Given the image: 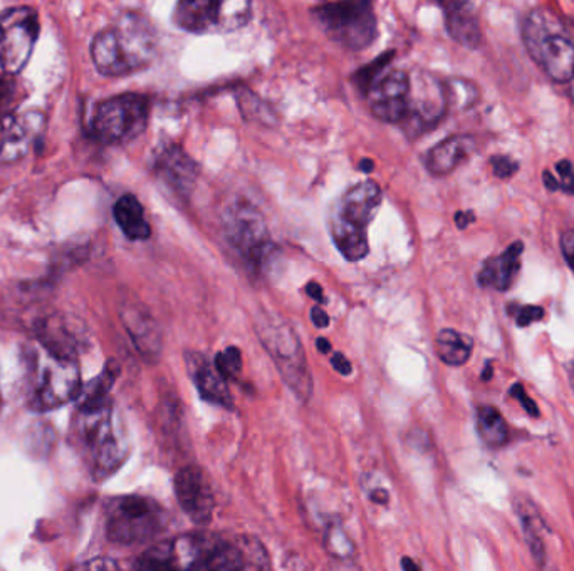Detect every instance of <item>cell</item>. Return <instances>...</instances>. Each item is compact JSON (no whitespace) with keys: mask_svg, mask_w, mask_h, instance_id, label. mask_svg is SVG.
<instances>
[{"mask_svg":"<svg viewBox=\"0 0 574 571\" xmlns=\"http://www.w3.org/2000/svg\"><path fill=\"white\" fill-rule=\"evenodd\" d=\"M159 38L145 16L123 12L94 35L91 58L101 74L121 78L149 68L157 55Z\"/></svg>","mask_w":574,"mask_h":571,"instance_id":"cell-1","label":"cell"},{"mask_svg":"<svg viewBox=\"0 0 574 571\" xmlns=\"http://www.w3.org/2000/svg\"><path fill=\"white\" fill-rule=\"evenodd\" d=\"M258 334L285 386L301 402H308L313 394V377L296 330L278 315H264L258 322Z\"/></svg>","mask_w":574,"mask_h":571,"instance_id":"cell-2","label":"cell"},{"mask_svg":"<svg viewBox=\"0 0 574 571\" xmlns=\"http://www.w3.org/2000/svg\"><path fill=\"white\" fill-rule=\"evenodd\" d=\"M523 39L531 58L554 83H570L574 78V42L551 12H531L524 21Z\"/></svg>","mask_w":574,"mask_h":571,"instance_id":"cell-3","label":"cell"},{"mask_svg":"<svg viewBox=\"0 0 574 571\" xmlns=\"http://www.w3.org/2000/svg\"><path fill=\"white\" fill-rule=\"evenodd\" d=\"M77 438L97 478H107L117 471L127 455L117 432L111 402L101 406L78 407Z\"/></svg>","mask_w":574,"mask_h":571,"instance_id":"cell-4","label":"cell"},{"mask_svg":"<svg viewBox=\"0 0 574 571\" xmlns=\"http://www.w3.org/2000/svg\"><path fill=\"white\" fill-rule=\"evenodd\" d=\"M169 513L152 498H114L107 510V534L113 543H149L165 531Z\"/></svg>","mask_w":574,"mask_h":571,"instance_id":"cell-5","label":"cell"},{"mask_svg":"<svg viewBox=\"0 0 574 571\" xmlns=\"http://www.w3.org/2000/svg\"><path fill=\"white\" fill-rule=\"evenodd\" d=\"M311 14L331 41L350 51L370 48L379 34L375 11L365 0L321 4Z\"/></svg>","mask_w":574,"mask_h":571,"instance_id":"cell-6","label":"cell"},{"mask_svg":"<svg viewBox=\"0 0 574 571\" xmlns=\"http://www.w3.org/2000/svg\"><path fill=\"white\" fill-rule=\"evenodd\" d=\"M222 232L251 271H261L272 251L271 233L258 206L238 200L222 215Z\"/></svg>","mask_w":574,"mask_h":571,"instance_id":"cell-7","label":"cell"},{"mask_svg":"<svg viewBox=\"0 0 574 571\" xmlns=\"http://www.w3.org/2000/svg\"><path fill=\"white\" fill-rule=\"evenodd\" d=\"M251 16L248 0H183L173 11V22L192 34H228L244 28Z\"/></svg>","mask_w":574,"mask_h":571,"instance_id":"cell-8","label":"cell"},{"mask_svg":"<svg viewBox=\"0 0 574 571\" xmlns=\"http://www.w3.org/2000/svg\"><path fill=\"white\" fill-rule=\"evenodd\" d=\"M150 101L141 94H120L98 104L93 114V133L107 144H124L140 136L149 126Z\"/></svg>","mask_w":574,"mask_h":571,"instance_id":"cell-9","label":"cell"},{"mask_svg":"<svg viewBox=\"0 0 574 571\" xmlns=\"http://www.w3.org/2000/svg\"><path fill=\"white\" fill-rule=\"evenodd\" d=\"M219 538L209 534H185L160 541L143 551L134 563L137 571H207Z\"/></svg>","mask_w":574,"mask_h":571,"instance_id":"cell-10","label":"cell"},{"mask_svg":"<svg viewBox=\"0 0 574 571\" xmlns=\"http://www.w3.org/2000/svg\"><path fill=\"white\" fill-rule=\"evenodd\" d=\"M81 394V373L77 359H62L46 353L36 363L31 407L36 411H51L78 399Z\"/></svg>","mask_w":574,"mask_h":571,"instance_id":"cell-11","label":"cell"},{"mask_svg":"<svg viewBox=\"0 0 574 571\" xmlns=\"http://www.w3.org/2000/svg\"><path fill=\"white\" fill-rule=\"evenodd\" d=\"M39 35L38 12L12 8L0 16V65L6 74H19L28 65Z\"/></svg>","mask_w":574,"mask_h":571,"instance_id":"cell-12","label":"cell"},{"mask_svg":"<svg viewBox=\"0 0 574 571\" xmlns=\"http://www.w3.org/2000/svg\"><path fill=\"white\" fill-rule=\"evenodd\" d=\"M444 84L437 79L422 74L416 81L410 79L409 114L402 126L410 136H420L441 123L447 113Z\"/></svg>","mask_w":574,"mask_h":571,"instance_id":"cell-13","label":"cell"},{"mask_svg":"<svg viewBox=\"0 0 574 571\" xmlns=\"http://www.w3.org/2000/svg\"><path fill=\"white\" fill-rule=\"evenodd\" d=\"M370 110L383 123L402 124L409 114L410 75L400 69L383 72L369 88Z\"/></svg>","mask_w":574,"mask_h":571,"instance_id":"cell-14","label":"cell"},{"mask_svg":"<svg viewBox=\"0 0 574 571\" xmlns=\"http://www.w3.org/2000/svg\"><path fill=\"white\" fill-rule=\"evenodd\" d=\"M173 488L183 513L199 527H207L212 521L215 500L205 471L199 466H185L177 472Z\"/></svg>","mask_w":574,"mask_h":571,"instance_id":"cell-15","label":"cell"},{"mask_svg":"<svg viewBox=\"0 0 574 571\" xmlns=\"http://www.w3.org/2000/svg\"><path fill=\"white\" fill-rule=\"evenodd\" d=\"M269 568L268 551L251 537L219 541L207 564V571H269Z\"/></svg>","mask_w":574,"mask_h":571,"instance_id":"cell-16","label":"cell"},{"mask_svg":"<svg viewBox=\"0 0 574 571\" xmlns=\"http://www.w3.org/2000/svg\"><path fill=\"white\" fill-rule=\"evenodd\" d=\"M155 173L170 192L189 200L199 180L200 169L183 147L169 144L157 154Z\"/></svg>","mask_w":574,"mask_h":571,"instance_id":"cell-17","label":"cell"},{"mask_svg":"<svg viewBox=\"0 0 574 571\" xmlns=\"http://www.w3.org/2000/svg\"><path fill=\"white\" fill-rule=\"evenodd\" d=\"M39 344L42 350L62 359H77L83 346L80 325L64 314H51L38 322Z\"/></svg>","mask_w":574,"mask_h":571,"instance_id":"cell-18","label":"cell"},{"mask_svg":"<svg viewBox=\"0 0 574 571\" xmlns=\"http://www.w3.org/2000/svg\"><path fill=\"white\" fill-rule=\"evenodd\" d=\"M121 318L138 353L150 363L159 359L163 349L162 330L149 308L137 302H127L121 307Z\"/></svg>","mask_w":574,"mask_h":571,"instance_id":"cell-19","label":"cell"},{"mask_svg":"<svg viewBox=\"0 0 574 571\" xmlns=\"http://www.w3.org/2000/svg\"><path fill=\"white\" fill-rule=\"evenodd\" d=\"M185 364L190 379L195 384L203 400L213 406L224 407V409L234 407L228 380L219 374L213 363H210L203 354L189 350L185 353Z\"/></svg>","mask_w":574,"mask_h":571,"instance_id":"cell-20","label":"cell"},{"mask_svg":"<svg viewBox=\"0 0 574 571\" xmlns=\"http://www.w3.org/2000/svg\"><path fill=\"white\" fill-rule=\"evenodd\" d=\"M382 202L383 192L379 183L365 180L344 193L336 216L358 228L366 230L379 213Z\"/></svg>","mask_w":574,"mask_h":571,"instance_id":"cell-21","label":"cell"},{"mask_svg":"<svg viewBox=\"0 0 574 571\" xmlns=\"http://www.w3.org/2000/svg\"><path fill=\"white\" fill-rule=\"evenodd\" d=\"M475 147H477V143L469 134H455V136L447 137L426 154V170L435 176L449 175L474 154Z\"/></svg>","mask_w":574,"mask_h":571,"instance_id":"cell-22","label":"cell"},{"mask_svg":"<svg viewBox=\"0 0 574 571\" xmlns=\"http://www.w3.org/2000/svg\"><path fill=\"white\" fill-rule=\"evenodd\" d=\"M523 252V243L516 242L499 257L487 258L482 265L481 274H479V284L485 288L507 290L513 285L516 275L520 274V258Z\"/></svg>","mask_w":574,"mask_h":571,"instance_id":"cell-23","label":"cell"},{"mask_svg":"<svg viewBox=\"0 0 574 571\" xmlns=\"http://www.w3.org/2000/svg\"><path fill=\"white\" fill-rule=\"evenodd\" d=\"M514 511L523 527L524 541L541 568L546 567V543H544V520L536 503L526 494H516L513 500Z\"/></svg>","mask_w":574,"mask_h":571,"instance_id":"cell-24","label":"cell"},{"mask_svg":"<svg viewBox=\"0 0 574 571\" xmlns=\"http://www.w3.org/2000/svg\"><path fill=\"white\" fill-rule=\"evenodd\" d=\"M113 215L127 238L141 242V239H149L152 236V226L145 218V210L140 200L131 193H127L114 203Z\"/></svg>","mask_w":574,"mask_h":571,"instance_id":"cell-25","label":"cell"},{"mask_svg":"<svg viewBox=\"0 0 574 571\" xmlns=\"http://www.w3.org/2000/svg\"><path fill=\"white\" fill-rule=\"evenodd\" d=\"M445 26L451 38L467 49H477L481 45L482 32L477 19L469 12V4L464 2H449L444 4Z\"/></svg>","mask_w":574,"mask_h":571,"instance_id":"cell-26","label":"cell"},{"mask_svg":"<svg viewBox=\"0 0 574 571\" xmlns=\"http://www.w3.org/2000/svg\"><path fill=\"white\" fill-rule=\"evenodd\" d=\"M32 131L28 120L18 114L0 116V156L6 160L21 157L31 144Z\"/></svg>","mask_w":574,"mask_h":571,"instance_id":"cell-27","label":"cell"},{"mask_svg":"<svg viewBox=\"0 0 574 571\" xmlns=\"http://www.w3.org/2000/svg\"><path fill=\"white\" fill-rule=\"evenodd\" d=\"M331 236L340 254L348 262H360L369 255L370 245L366 230L358 228L334 215L331 220Z\"/></svg>","mask_w":574,"mask_h":571,"instance_id":"cell-28","label":"cell"},{"mask_svg":"<svg viewBox=\"0 0 574 571\" xmlns=\"http://www.w3.org/2000/svg\"><path fill=\"white\" fill-rule=\"evenodd\" d=\"M475 428H477L479 438L489 449H501L510 442V429H507L506 419L501 415L497 407H479Z\"/></svg>","mask_w":574,"mask_h":571,"instance_id":"cell-29","label":"cell"},{"mask_svg":"<svg viewBox=\"0 0 574 571\" xmlns=\"http://www.w3.org/2000/svg\"><path fill=\"white\" fill-rule=\"evenodd\" d=\"M474 340L457 330L445 329L435 339L439 359L451 367H461L471 359Z\"/></svg>","mask_w":574,"mask_h":571,"instance_id":"cell-30","label":"cell"},{"mask_svg":"<svg viewBox=\"0 0 574 571\" xmlns=\"http://www.w3.org/2000/svg\"><path fill=\"white\" fill-rule=\"evenodd\" d=\"M239 110L242 116L248 121H258V123L274 126L278 116L269 104H265L261 98L255 96L252 91L244 90L238 94Z\"/></svg>","mask_w":574,"mask_h":571,"instance_id":"cell-31","label":"cell"},{"mask_svg":"<svg viewBox=\"0 0 574 571\" xmlns=\"http://www.w3.org/2000/svg\"><path fill=\"white\" fill-rule=\"evenodd\" d=\"M445 98H447V106L465 108L472 106L477 101L479 94L474 84L462 81V79H452L447 84H444Z\"/></svg>","mask_w":574,"mask_h":571,"instance_id":"cell-32","label":"cell"},{"mask_svg":"<svg viewBox=\"0 0 574 571\" xmlns=\"http://www.w3.org/2000/svg\"><path fill=\"white\" fill-rule=\"evenodd\" d=\"M215 369L219 370L225 380L235 379L239 377L242 370V354L238 347H228L215 356V363H213Z\"/></svg>","mask_w":574,"mask_h":571,"instance_id":"cell-33","label":"cell"},{"mask_svg":"<svg viewBox=\"0 0 574 571\" xmlns=\"http://www.w3.org/2000/svg\"><path fill=\"white\" fill-rule=\"evenodd\" d=\"M392 58L393 52H386L385 55L376 59V61H373L372 64L365 65L362 71L354 75V83H356V86L366 94L369 88L375 83V79L383 74V71L386 69V64L392 61Z\"/></svg>","mask_w":574,"mask_h":571,"instance_id":"cell-34","label":"cell"},{"mask_svg":"<svg viewBox=\"0 0 574 571\" xmlns=\"http://www.w3.org/2000/svg\"><path fill=\"white\" fill-rule=\"evenodd\" d=\"M491 165L492 170H494V175L501 180L511 179V176L520 170V165H517L516 161L507 156L492 157Z\"/></svg>","mask_w":574,"mask_h":571,"instance_id":"cell-35","label":"cell"},{"mask_svg":"<svg viewBox=\"0 0 574 571\" xmlns=\"http://www.w3.org/2000/svg\"><path fill=\"white\" fill-rule=\"evenodd\" d=\"M511 396H513L514 399L520 400L521 406H523V409L527 415L533 416V418H537V416H540V409H537L536 402L527 396L523 384H514V386L511 387Z\"/></svg>","mask_w":574,"mask_h":571,"instance_id":"cell-36","label":"cell"},{"mask_svg":"<svg viewBox=\"0 0 574 571\" xmlns=\"http://www.w3.org/2000/svg\"><path fill=\"white\" fill-rule=\"evenodd\" d=\"M543 317L544 308L536 307V305H526V307H521L520 312H517V325L520 327H527V325L541 320Z\"/></svg>","mask_w":574,"mask_h":571,"instance_id":"cell-37","label":"cell"},{"mask_svg":"<svg viewBox=\"0 0 574 571\" xmlns=\"http://www.w3.org/2000/svg\"><path fill=\"white\" fill-rule=\"evenodd\" d=\"M71 571H118V567L114 561L107 560V558H97V560L78 564V567Z\"/></svg>","mask_w":574,"mask_h":571,"instance_id":"cell-38","label":"cell"},{"mask_svg":"<svg viewBox=\"0 0 574 571\" xmlns=\"http://www.w3.org/2000/svg\"><path fill=\"white\" fill-rule=\"evenodd\" d=\"M561 251H563L564 258H566L567 265L574 274V232L567 230L561 236Z\"/></svg>","mask_w":574,"mask_h":571,"instance_id":"cell-39","label":"cell"},{"mask_svg":"<svg viewBox=\"0 0 574 571\" xmlns=\"http://www.w3.org/2000/svg\"><path fill=\"white\" fill-rule=\"evenodd\" d=\"M331 364H333L334 370L340 373L341 376H350L353 373V367H351L350 360L343 356V354H334L333 359H331Z\"/></svg>","mask_w":574,"mask_h":571,"instance_id":"cell-40","label":"cell"},{"mask_svg":"<svg viewBox=\"0 0 574 571\" xmlns=\"http://www.w3.org/2000/svg\"><path fill=\"white\" fill-rule=\"evenodd\" d=\"M311 320H313L318 329H324V327L330 325V317H328L326 312L321 307H314L313 310H311Z\"/></svg>","mask_w":574,"mask_h":571,"instance_id":"cell-41","label":"cell"},{"mask_svg":"<svg viewBox=\"0 0 574 571\" xmlns=\"http://www.w3.org/2000/svg\"><path fill=\"white\" fill-rule=\"evenodd\" d=\"M306 292L314 302H320V304H324V302H326V298H324L323 287H321L318 282H310V284H308Z\"/></svg>","mask_w":574,"mask_h":571,"instance_id":"cell-42","label":"cell"},{"mask_svg":"<svg viewBox=\"0 0 574 571\" xmlns=\"http://www.w3.org/2000/svg\"><path fill=\"white\" fill-rule=\"evenodd\" d=\"M475 216L472 212H459L455 215V223H457L459 228L464 230L467 228L469 223L474 222Z\"/></svg>","mask_w":574,"mask_h":571,"instance_id":"cell-43","label":"cell"},{"mask_svg":"<svg viewBox=\"0 0 574 571\" xmlns=\"http://www.w3.org/2000/svg\"><path fill=\"white\" fill-rule=\"evenodd\" d=\"M370 498H372L373 503L386 504L389 503L390 494L386 493L385 489L379 488L370 493Z\"/></svg>","mask_w":574,"mask_h":571,"instance_id":"cell-44","label":"cell"},{"mask_svg":"<svg viewBox=\"0 0 574 571\" xmlns=\"http://www.w3.org/2000/svg\"><path fill=\"white\" fill-rule=\"evenodd\" d=\"M560 188L567 195H574V173L561 179Z\"/></svg>","mask_w":574,"mask_h":571,"instance_id":"cell-45","label":"cell"},{"mask_svg":"<svg viewBox=\"0 0 574 571\" xmlns=\"http://www.w3.org/2000/svg\"><path fill=\"white\" fill-rule=\"evenodd\" d=\"M557 173H560L561 179L563 176L571 175V173H574L573 165H571V161L563 160L557 163Z\"/></svg>","mask_w":574,"mask_h":571,"instance_id":"cell-46","label":"cell"},{"mask_svg":"<svg viewBox=\"0 0 574 571\" xmlns=\"http://www.w3.org/2000/svg\"><path fill=\"white\" fill-rule=\"evenodd\" d=\"M543 180L544 185H546V188L550 190V192H556V190H560V183H557V180L554 179L550 172H544Z\"/></svg>","mask_w":574,"mask_h":571,"instance_id":"cell-47","label":"cell"},{"mask_svg":"<svg viewBox=\"0 0 574 571\" xmlns=\"http://www.w3.org/2000/svg\"><path fill=\"white\" fill-rule=\"evenodd\" d=\"M402 567L403 571H420L419 564H416L412 558H403Z\"/></svg>","mask_w":574,"mask_h":571,"instance_id":"cell-48","label":"cell"},{"mask_svg":"<svg viewBox=\"0 0 574 571\" xmlns=\"http://www.w3.org/2000/svg\"><path fill=\"white\" fill-rule=\"evenodd\" d=\"M318 349H320V353L328 354L331 353V344L330 340L323 339V337H320V339L316 340Z\"/></svg>","mask_w":574,"mask_h":571,"instance_id":"cell-49","label":"cell"},{"mask_svg":"<svg viewBox=\"0 0 574 571\" xmlns=\"http://www.w3.org/2000/svg\"><path fill=\"white\" fill-rule=\"evenodd\" d=\"M373 169H375V163L372 160H363L362 165H360V170L365 173H372Z\"/></svg>","mask_w":574,"mask_h":571,"instance_id":"cell-50","label":"cell"},{"mask_svg":"<svg viewBox=\"0 0 574 571\" xmlns=\"http://www.w3.org/2000/svg\"><path fill=\"white\" fill-rule=\"evenodd\" d=\"M567 376H570L571 387H573L574 392V360H571V363L567 364Z\"/></svg>","mask_w":574,"mask_h":571,"instance_id":"cell-51","label":"cell"},{"mask_svg":"<svg viewBox=\"0 0 574 571\" xmlns=\"http://www.w3.org/2000/svg\"><path fill=\"white\" fill-rule=\"evenodd\" d=\"M491 377H492V366H491V364H487V366H485L484 374H482V379L491 380Z\"/></svg>","mask_w":574,"mask_h":571,"instance_id":"cell-52","label":"cell"},{"mask_svg":"<svg viewBox=\"0 0 574 571\" xmlns=\"http://www.w3.org/2000/svg\"><path fill=\"white\" fill-rule=\"evenodd\" d=\"M550 571H554V570H550Z\"/></svg>","mask_w":574,"mask_h":571,"instance_id":"cell-53","label":"cell"}]
</instances>
